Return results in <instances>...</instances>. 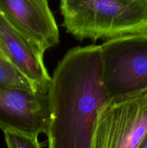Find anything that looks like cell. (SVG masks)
<instances>
[{"mask_svg": "<svg viewBox=\"0 0 147 148\" xmlns=\"http://www.w3.org/2000/svg\"><path fill=\"white\" fill-rule=\"evenodd\" d=\"M7 148H42L37 136H30L14 132H4Z\"/></svg>", "mask_w": 147, "mask_h": 148, "instance_id": "obj_8", "label": "cell"}, {"mask_svg": "<svg viewBox=\"0 0 147 148\" xmlns=\"http://www.w3.org/2000/svg\"><path fill=\"white\" fill-rule=\"evenodd\" d=\"M137 148H147V131Z\"/></svg>", "mask_w": 147, "mask_h": 148, "instance_id": "obj_9", "label": "cell"}, {"mask_svg": "<svg viewBox=\"0 0 147 148\" xmlns=\"http://www.w3.org/2000/svg\"><path fill=\"white\" fill-rule=\"evenodd\" d=\"M0 52L37 90L48 92L51 77L40 54L0 12Z\"/></svg>", "mask_w": 147, "mask_h": 148, "instance_id": "obj_6", "label": "cell"}, {"mask_svg": "<svg viewBox=\"0 0 147 148\" xmlns=\"http://www.w3.org/2000/svg\"><path fill=\"white\" fill-rule=\"evenodd\" d=\"M59 8L66 33L79 41L147 31V0H62Z\"/></svg>", "mask_w": 147, "mask_h": 148, "instance_id": "obj_2", "label": "cell"}, {"mask_svg": "<svg viewBox=\"0 0 147 148\" xmlns=\"http://www.w3.org/2000/svg\"><path fill=\"white\" fill-rule=\"evenodd\" d=\"M0 88L21 89L40 92L0 52Z\"/></svg>", "mask_w": 147, "mask_h": 148, "instance_id": "obj_7", "label": "cell"}, {"mask_svg": "<svg viewBox=\"0 0 147 148\" xmlns=\"http://www.w3.org/2000/svg\"><path fill=\"white\" fill-rule=\"evenodd\" d=\"M0 12L40 54L59 45V27L46 0H0Z\"/></svg>", "mask_w": 147, "mask_h": 148, "instance_id": "obj_5", "label": "cell"}, {"mask_svg": "<svg viewBox=\"0 0 147 148\" xmlns=\"http://www.w3.org/2000/svg\"><path fill=\"white\" fill-rule=\"evenodd\" d=\"M99 46L102 82L111 100L147 90V31Z\"/></svg>", "mask_w": 147, "mask_h": 148, "instance_id": "obj_3", "label": "cell"}, {"mask_svg": "<svg viewBox=\"0 0 147 148\" xmlns=\"http://www.w3.org/2000/svg\"><path fill=\"white\" fill-rule=\"evenodd\" d=\"M147 131V90L111 100L99 112L92 148H137Z\"/></svg>", "mask_w": 147, "mask_h": 148, "instance_id": "obj_4", "label": "cell"}, {"mask_svg": "<svg viewBox=\"0 0 147 148\" xmlns=\"http://www.w3.org/2000/svg\"><path fill=\"white\" fill-rule=\"evenodd\" d=\"M48 98V148H92L98 116L111 101L102 82L100 46L68 51L55 68Z\"/></svg>", "mask_w": 147, "mask_h": 148, "instance_id": "obj_1", "label": "cell"}]
</instances>
